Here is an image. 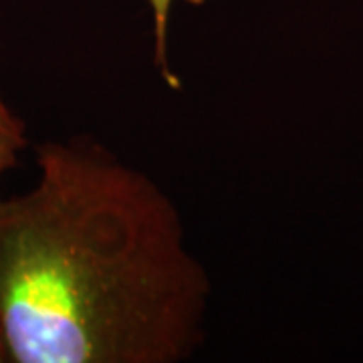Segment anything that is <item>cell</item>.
I'll return each instance as SVG.
<instances>
[{"label": "cell", "instance_id": "obj_1", "mask_svg": "<svg viewBox=\"0 0 363 363\" xmlns=\"http://www.w3.org/2000/svg\"><path fill=\"white\" fill-rule=\"evenodd\" d=\"M212 281L172 196L91 138L37 147V182L0 198L4 363H184Z\"/></svg>", "mask_w": 363, "mask_h": 363}, {"label": "cell", "instance_id": "obj_2", "mask_svg": "<svg viewBox=\"0 0 363 363\" xmlns=\"http://www.w3.org/2000/svg\"><path fill=\"white\" fill-rule=\"evenodd\" d=\"M154 25V65L169 87H178V75L169 59V26L174 0H147Z\"/></svg>", "mask_w": 363, "mask_h": 363}, {"label": "cell", "instance_id": "obj_3", "mask_svg": "<svg viewBox=\"0 0 363 363\" xmlns=\"http://www.w3.org/2000/svg\"><path fill=\"white\" fill-rule=\"evenodd\" d=\"M28 145L26 125L21 117L13 111V107L4 101L0 93V180L13 169L18 162L21 152Z\"/></svg>", "mask_w": 363, "mask_h": 363}, {"label": "cell", "instance_id": "obj_4", "mask_svg": "<svg viewBox=\"0 0 363 363\" xmlns=\"http://www.w3.org/2000/svg\"><path fill=\"white\" fill-rule=\"evenodd\" d=\"M0 363H4V357H2V351H0Z\"/></svg>", "mask_w": 363, "mask_h": 363}]
</instances>
